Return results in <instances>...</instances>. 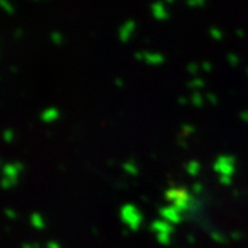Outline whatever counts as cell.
<instances>
[{
	"instance_id": "cell-1",
	"label": "cell",
	"mask_w": 248,
	"mask_h": 248,
	"mask_svg": "<svg viewBox=\"0 0 248 248\" xmlns=\"http://www.w3.org/2000/svg\"><path fill=\"white\" fill-rule=\"evenodd\" d=\"M151 11L152 16L155 17V19H157V21H167L170 18L169 11L166 9L163 0H157V1H155V3H152Z\"/></svg>"
},
{
	"instance_id": "cell-2",
	"label": "cell",
	"mask_w": 248,
	"mask_h": 248,
	"mask_svg": "<svg viewBox=\"0 0 248 248\" xmlns=\"http://www.w3.org/2000/svg\"><path fill=\"white\" fill-rule=\"evenodd\" d=\"M134 31H135V21L134 19L125 21L123 25L120 27V29H119V39L123 43H127L130 40V37L133 36Z\"/></svg>"
},
{
	"instance_id": "cell-3",
	"label": "cell",
	"mask_w": 248,
	"mask_h": 248,
	"mask_svg": "<svg viewBox=\"0 0 248 248\" xmlns=\"http://www.w3.org/2000/svg\"><path fill=\"white\" fill-rule=\"evenodd\" d=\"M143 61H146L149 65H160L164 62V57L161 54L143 53Z\"/></svg>"
},
{
	"instance_id": "cell-4",
	"label": "cell",
	"mask_w": 248,
	"mask_h": 248,
	"mask_svg": "<svg viewBox=\"0 0 248 248\" xmlns=\"http://www.w3.org/2000/svg\"><path fill=\"white\" fill-rule=\"evenodd\" d=\"M210 36L213 37V39H215V40H221L222 37H223V32H222L221 29H218V28H210Z\"/></svg>"
},
{
	"instance_id": "cell-5",
	"label": "cell",
	"mask_w": 248,
	"mask_h": 248,
	"mask_svg": "<svg viewBox=\"0 0 248 248\" xmlns=\"http://www.w3.org/2000/svg\"><path fill=\"white\" fill-rule=\"evenodd\" d=\"M0 4L7 14H11V16L14 14V6L10 3L9 0H0Z\"/></svg>"
},
{
	"instance_id": "cell-6",
	"label": "cell",
	"mask_w": 248,
	"mask_h": 248,
	"mask_svg": "<svg viewBox=\"0 0 248 248\" xmlns=\"http://www.w3.org/2000/svg\"><path fill=\"white\" fill-rule=\"evenodd\" d=\"M51 40H53L54 45L60 46L62 45V42H63V36H62L60 32H53V33H51Z\"/></svg>"
},
{
	"instance_id": "cell-7",
	"label": "cell",
	"mask_w": 248,
	"mask_h": 248,
	"mask_svg": "<svg viewBox=\"0 0 248 248\" xmlns=\"http://www.w3.org/2000/svg\"><path fill=\"white\" fill-rule=\"evenodd\" d=\"M207 0H186V4L189 7H202L205 4Z\"/></svg>"
},
{
	"instance_id": "cell-8",
	"label": "cell",
	"mask_w": 248,
	"mask_h": 248,
	"mask_svg": "<svg viewBox=\"0 0 248 248\" xmlns=\"http://www.w3.org/2000/svg\"><path fill=\"white\" fill-rule=\"evenodd\" d=\"M228 60H229V62H231L233 66H236V65L239 63V58H237L234 54H229V55H228Z\"/></svg>"
},
{
	"instance_id": "cell-9",
	"label": "cell",
	"mask_w": 248,
	"mask_h": 248,
	"mask_svg": "<svg viewBox=\"0 0 248 248\" xmlns=\"http://www.w3.org/2000/svg\"><path fill=\"white\" fill-rule=\"evenodd\" d=\"M187 71L190 72V73H196V72L199 71V66H197L196 63H190V65L187 66Z\"/></svg>"
},
{
	"instance_id": "cell-10",
	"label": "cell",
	"mask_w": 248,
	"mask_h": 248,
	"mask_svg": "<svg viewBox=\"0 0 248 248\" xmlns=\"http://www.w3.org/2000/svg\"><path fill=\"white\" fill-rule=\"evenodd\" d=\"M22 35H24V31H22L21 28H18L17 31H16V33H14V37H16V39H19Z\"/></svg>"
},
{
	"instance_id": "cell-11",
	"label": "cell",
	"mask_w": 248,
	"mask_h": 248,
	"mask_svg": "<svg viewBox=\"0 0 248 248\" xmlns=\"http://www.w3.org/2000/svg\"><path fill=\"white\" fill-rule=\"evenodd\" d=\"M204 71H211V63L210 62H203Z\"/></svg>"
},
{
	"instance_id": "cell-12",
	"label": "cell",
	"mask_w": 248,
	"mask_h": 248,
	"mask_svg": "<svg viewBox=\"0 0 248 248\" xmlns=\"http://www.w3.org/2000/svg\"><path fill=\"white\" fill-rule=\"evenodd\" d=\"M236 35L239 36V37H244V31L243 29H237L236 31Z\"/></svg>"
},
{
	"instance_id": "cell-13",
	"label": "cell",
	"mask_w": 248,
	"mask_h": 248,
	"mask_svg": "<svg viewBox=\"0 0 248 248\" xmlns=\"http://www.w3.org/2000/svg\"><path fill=\"white\" fill-rule=\"evenodd\" d=\"M166 1H167V3H174L175 0H166Z\"/></svg>"
}]
</instances>
